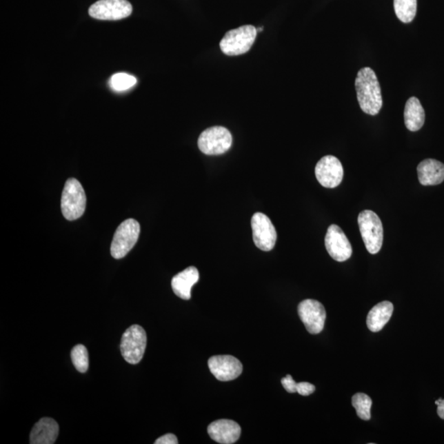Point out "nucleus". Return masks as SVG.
<instances>
[{
	"mask_svg": "<svg viewBox=\"0 0 444 444\" xmlns=\"http://www.w3.org/2000/svg\"><path fill=\"white\" fill-rule=\"evenodd\" d=\"M356 89L359 105L365 113L376 115L383 106L381 88L376 74L370 68L358 72Z\"/></svg>",
	"mask_w": 444,
	"mask_h": 444,
	"instance_id": "1",
	"label": "nucleus"
},
{
	"mask_svg": "<svg viewBox=\"0 0 444 444\" xmlns=\"http://www.w3.org/2000/svg\"><path fill=\"white\" fill-rule=\"evenodd\" d=\"M86 194L81 183L74 178L68 179L62 193L63 216L68 221L80 219L86 209Z\"/></svg>",
	"mask_w": 444,
	"mask_h": 444,
	"instance_id": "2",
	"label": "nucleus"
},
{
	"mask_svg": "<svg viewBox=\"0 0 444 444\" xmlns=\"http://www.w3.org/2000/svg\"><path fill=\"white\" fill-rule=\"evenodd\" d=\"M257 32V28L252 25L230 30L220 42L222 52L229 57L247 53L254 45Z\"/></svg>",
	"mask_w": 444,
	"mask_h": 444,
	"instance_id": "3",
	"label": "nucleus"
},
{
	"mask_svg": "<svg viewBox=\"0 0 444 444\" xmlns=\"http://www.w3.org/2000/svg\"><path fill=\"white\" fill-rule=\"evenodd\" d=\"M358 224L367 250L371 254H378L383 241V224L379 216L373 211H363L358 216Z\"/></svg>",
	"mask_w": 444,
	"mask_h": 444,
	"instance_id": "4",
	"label": "nucleus"
},
{
	"mask_svg": "<svg viewBox=\"0 0 444 444\" xmlns=\"http://www.w3.org/2000/svg\"><path fill=\"white\" fill-rule=\"evenodd\" d=\"M140 225L134 219L123 221L114 233L110 246V254L112 257L121 259L129 254L139 240Z\"/></svg>",
	"mask_w": 444,
	"mask_h": 444,
	"instance_id": "5",
	"label": "nucleus"
},
{
	"mask_svg": "<svg viewBox=\"0 0 444 444\" xmlns=\"http://www.w3.org/2000/svg\"><path fill=\"white\" fill-rule=\"evenodd\" d=\"M200 151L209 156L221 155L232 145V135L224 127L215 126L204 130L198 141Z\"/></svg>",
	"mask_w": 444,
	"mask_h": 444,
	"instance_id": "6",
	"label": "nucleus"
},
{
	"mask_svg": "<svg viewBox=\"0 0 444 444\" xmlns=\"http://www.w3.org/2000/svg\"><path fill=\"white\" fill-rule=\"evenodd\" d=\"M147 333L139 325H133L123 333L121 351L123 359L131 365L142 361L147 347Z\"/></svg>",
	"mask_w": 444,
	"mask_h": 444,
	"instance_id": "7",
	"label": "nucleus"
},
{
	"mask_svg": "<svg viewBox=\"0 0 444 444\" xmlns=\"http://www.w3.org/2000/svg\"><path fill=\"white\" fill-rule=\"evenodd\" d=\"M133 7L127 0H99L90 7L89 15L99 20H121L128 18Z\"/></svg>",
	"mask_w": 444,
	"mask_h": 444,
	"instance_id": "8",
	"label": "nucleus"
},
{
	"mask_svg": "<svg viewBox=\"0 0 444 444\" xmlns=\"http://www.w3.org/2000/svg\"><path fill=\"white\" fill-rule=\"evenodd\" d=\"M298 314L311 334H319L325 324L326 310L321 303L315 300H305L298 306Z\"/></svg>",
	"mask_w": 444,
	"mask_h": 444,
	"instance_id": "9",
	"label": "nucleus"
},
{
	"mask_svg": "<svg viewBox=\"0 0 444 444\" xmlns=\"http://www.w3.org/2000/svg\"><path fill=\"white\" fill-rule=\"evenodd\" d=\"M253 240L256 246L263 251H271L276 241V232L269 217L257 212L252 217Z\"/></svg>",
	"mask_w": 444,
	"mask_h": 444,
	"instance_id": "10",
	"label": "nucleus"
},
{
	"mask_svg": "<svg viewBox=\"0 0 444 444\" xmlns=\"http://www.w3.org/2000/svg\"><path fill=\"white\" fill-rule=\"evenodd\" d=\"M343 168L336 157L325 156L315 168V176L320 185L333 189L340 185L343 179Z\"/></svg>",
	"mask_w": 444,
	"mask_h": 444,
	"instance_id": "11",
	"label": "nucleus"
},
{
	"mask_svg": "<svg viewBox=\"0 0 444 444\" xmlns=\"http://www.w3.org/2000/svg\"><path fill=\"white\" fill-rule=\"evenodd\" d=\"M327 253L337 262L347 261L352 255V247L343 230L336 225H331L325 236Z\"/></svg>",
	"mask_w": 444,
	"mask_h": 444,
	"instance_id": "12",
	"label": "nucleus"
},
{
	"mask_svg": "<svg viewBox=\"0 0 444 444\" xmlns=\"http://www.w3.org/2000/svg\"><path fill=\"white\" fill-rule=\"evenodd\" d=\"M211 373L219 381L228 382L237 379L243 372V365L232 356H215L209 359Z\"/></svg>",
	"mask_w": 444,
	"mask_h": 444,
	"instance_id": "13",
	"label": "nucleus"
},
{
	"mask_svg": "<svg viewBox=\"0 0 444 444\" xmlns=\"http://www.w3.org/2000/svg\"><path fill=\"white\" fill-rule=\"evenodd\" d=\"M208 433L213 441L221 444L236 443L241 437L240 425L232 420L213 421L208 427Z\"/></svg>",
	"mask_w": 444,
	"mask_h": 444,
	"instance_id": "14",
	"label": "nucleus"
},
{
	"mask_svg": "<svg viewBox=\"0 0 444 444\" xmlns=\"http://www.w3.org/2000/svg\"><path fill=\"white\" fill-rule=\"evenodd\" d=\"M59 432V425L51 418H42L34 425L30 434L31 444H53L57 441Z\"/></svg>",
	"mask_w": 444,
	"mask_h": 444,
	"instance_id": "15",
	"label": "nucleus"
},
{
	"mask_svg": "<svg viewBox=\"0 0 444 444\" xmlns=\"http://www.w3.org/2000/svg\"><path fill=\"white\" fill-rule=\"evenodd\" d=\"M199 272L195 267L187 268L173 277L172 287L174 294L183 300L189 301L191 298V289L198 283Z\"/></svg>",
	"mask_w": 444,
	"mask_h": 444,
	"instance_id": "16",
	"label": "nucleus"
},
{
	"mask_svg": "<svg viewBox=\"0 0 444 444\" xmlns=\"http://www.w3.org/2000/svg\"><path fill=\"white\" fill-rule=\"evenodd\" d=\"M417 172L422 185H438L444 181V164L437 160L421 161L418 165Z\"/></svg>",
	"mask_w": 444,
	"mask_h": 444,
	"instance_id": "17",
	"label": "nucleus"
},
{
	"mask_svg": "<svg viewBox=\"0 0 444 444\" xmlns=\"http://www.w3.org/2000/svg\"><path fill=\"white\" fill-rule=\"evenodd\" d=\"M394 305L390 301H383L373 307L367 316V327L371 332L381 331L394 313Z\"/></svg>",
	"mask_w": 444,
	"mask_h": 444,
	"instance_id": "18",
	"label": "nucleus"
},
{
	"mask_svg": "<svg viewBox=\"0 0 444 444\" xmlns=\"http://www.w3.org/2000/svg\"><path fill=\"white\" fill-rule=\"evenodd\" d=\"M405 125L412 132L420 130L424 125L425 114L421 101L416 97H412L407 101L404 111Z\"/></svg>",
	"mask_w": 444,
	"mask_h": 444,
	"instance_id": "19",
	"label": "nucleus"
},
{
	"mask_svg": "<svg viewBox=\"0 0 444 444\" xmlns=\"http://www.w3.org/2000/svg\"><path fill=\"white\" fill-rule=\"evenodd\" d=\"M394 4L396 15L401 22H412L416 14L417 0H394Z\"/></svg>",
	"mask_w": 444,
	"mask_h": 444,
	"instance_id": "20",
	"label": "nucleus"
},
{
	"mask_svg": "<svg viewBox=\"0 0 444 444\" xmlns=\"http://www.w3.org/2000/svg\"><path fill=\"white\" fill-rule=\"evenodd\" d=\"M352 405L356 409L357 416L363 421H370V410L372 407V400L368 395L359 392L353 396Z\"/></svg>",
	"mask_w": 444,
	"mask_h": 444,
	"instance_id": "21",
	"label": "nucleus"
},
{
	"mask_svg": "<svg viewBox=\"0 0 444 444\" xmlns=\"http://www.w3.org/2000/svg\"><path fill=\"white\" fill-rule=\"evenodd\" d=\"M71 359L77 370L80 373H86L89 367L88 352L83 345H77L71 352Z\"/></svg>",
	"mask_w": 444,
	"mask_h": 444,
	"instance_id": "22",
	"label": "nucleus"
},
{
	"mask_svg": "<svg viewBox=\"0 0 444 444\" xmlns=\"http://www.w3.org/2000/svg\"><path fill=\"white\" fill-rule=\"evenodd\" d=\"M137 79L135 77L119 72L111 77L110 85L111 88L117 92H123L135 86Z\"/></svg>",
	"mask_w": 444,
	"mask_h": 444,
	"instance_id": "23",
	"label": "nucleus"
},
{
	"mask_svg": "<svg viewBox=\"0 0 444 444\" xmlns=\"http://www.w3.org/2000/svg\"><path fill=\"white\" fill-rule=\"evenodd\" d=\"M296 391L299 394L302 396H310V394H314L315 386L313 385V384L307 382L299 383H297Z\"/></svg>",
	"mask_w": 444,
	"mask_h": 444,
	"instance_id": "24",
	"label": "nucleus"
},
{
	"mask_svg": "<svg viewBox=\"0 0 444 444\" xmlns=\"http://www.w3.org/2000/svg\"><path fill=\"white\" fill-rule=\"evenodd\" d=\"M281 384H283L285 391L290 392V394L297 392V383L292 379V375L287 374V376L281 379Z\"/></svg>",
	"mask_w": 444,
	"mask_h": 444,
	"instance_id": "25",
	"label": "nucleus"
},
{
	"mask_svg": "<svg viewBox=\"0 0 444 444\" xmlns=\"http://www.w3.org/2000/svg\"><path fill=\"white\" fill-rule=\"evenodd\" d=\"M156 444H177L178 439L176 435L173 434H165L164 436H161L159 438H157L155 441Z\"/></svg>",
	"mask_w": 444,
	"mask_h": 444,
	"instance_id": "26",
	"label": "nucleus"
},
{
	"mask_svg": "<svg viewBox=\"0 0 444 444\" xmlns=\"http://www.w3.org/2000/svg\"><path fill=\"white\" fill-rule=\"evenodd\" d=\"M435 404L438 405L437 412L438 416L444 420V399H438L435 401Z\"/></svg>",
	"mask_w": 444,
	"mask_h": 444,
	"instance_id": "27",
	"label": "nucleus"
}]
</instances>
